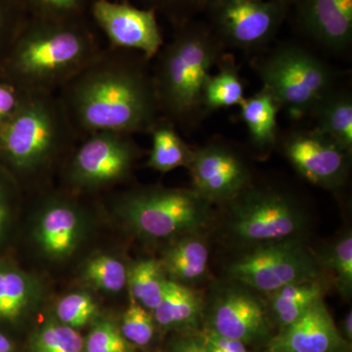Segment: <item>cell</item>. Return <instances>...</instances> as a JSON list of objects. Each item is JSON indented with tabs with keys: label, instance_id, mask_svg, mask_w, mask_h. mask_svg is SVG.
Returning <instances> with one entry per match:
<instances>
[{
	"label": "cell",
	"instance_id": "6da1fadb",
	"mask_svg": "<svg viewBox=\"0 0 352 352\" xmlns=\"http://www.w3.org/2000/svg\"><path fill=\"white\" fill-rule=\"evenodd\" d=\"M150 61L133 51L102 48L57 92L80 139L99 131L149 133L162 117Z\"/></svg>",
	"mask_w": 352,
	"mask_h": 352
},
{
	"label": "cell",
	"instance_id": "7a4b0ae2",
	"mask_svg": "<svg viewBox=\"0 0 352 352\" xmlns=\"http://www.w3.org/2000/svg\"><path fill=\"white\" fill-rule=\"evenodd\" d=\"M101 50L85 17L29 15L0 64V78L28 94H57Z\"/></svg>",
	"mask_w": 352,
	"mask_h": 352
},
{
	"label": "cell",
	"instance_id": "3957f363",
	"mask_svg": "<svg viewBox=\"0 0 352 352\" xmlns=\"http://www.w3.org/2000/svg\"><path fill=\"white\" fill-rule=\"evenodd\" d=\"M80 140L56 94L27 92L0 126V166L16 182H36L63 166Z\"/></svg>",
	"mask_w": 352,
	"mask_h": 352
},
{
	"label": "cell",
	"instance_id": "277c9868",
	"mask_svg": "<svg viewBox=\"0 0 352 352\" xmlns=\"http://www.w3.org/2000/svg\"><path fill=\"white\" fill-rule=\"evenodd\" d=\"M223 48L214 32L199 25H184L162 47L152 69L162 117L189 124L200 116L204 87Z\"/></svg>",
	"mask_w": 352,
	"mask_h": 352
},
{
	"label": "cell",
	"instance_id": "5b68a950",
	"mask_svg": "<svg viewBox=\"0 0 352 352\" xmlns=\"http://www.w3.org/2000/svg\"><path fill=\"white\" fill-rule=\"evenodd\" d=\"M212 205L193 189L153 186L126 192L115 208L139 237L173 241L208 228L215 217Z\"/></svg>",
	"mask_w": 352,
	"mask_h": 352
},
{
	"label": "cell",
	"instance_id": "8992f818",
	"mask_svg": "<svg viewBox=\"0 0 352 352\" xmlns=\"http://www.w3.org/2000/svg\"><path fill=\"white\" fill-rule=\"evenodd\" d=\"M226 205L223 235L229 242L244 249L302 238L309 222L302 204L276 187L252 184Z\"/></svg>",
	"mask_w": 352,
	"mask_h": 352
},
{
	"label": "cell",
	"instance_id": "52a82bcc",
	"mask_svg": "<svg viewBox=\"0 0 352 352\" xmlns=\"http://www.w3.org/2000/svg\"><path fill=\"white\" fill-rule=\"evenodd\" d=\"M256 69L263 87L292 118L314 112L319 102L335 88L332 69L298 44L278 46L258 62Z\"/></svg>",
	"mask_w": 352,
	"mask_h": 352
},
{
	"label": "cell",
	"instance_id": "ba28073f",
	"mask_svg": "<svg viewBox=\"0 0 352 352\" xmlns=\"http://www.w3.org/2000/svg\"><path fill=\"white\" fill-rule=\"evenodd\" d=\"M226 268L235 283L271 294L289 284L322 281L324 272L318 258L302 238L266 243L245 249Z\"/></svg>",
	"mask_w": 352,
	"mask_h": 352
},
{
	"label": "cell",
	"instance_id": "9c48e42d",
	"mask_svg": "<svg viewBox=\"0 0 352 352\" xmlns=\"http://www.w3.org/2000/svg\"><path fill=\"white\" fill-rule=\"evenodd\" d=\"M132 136L99 131L80 139L62 166L71 191H99L126 180L140 156Z\"/></svg>",
	"mask_w": 352,
	"mask_h": 352
},
{
	"label": "cell",
	"instance_id": "30bf717a",
	"mask_svg": "<svg viewBox=\"0 0 352 352\" xmlns=\"http://www.w3.org/2000/svg\"><path fill=\"white\" fill-rule=\"evenodd\" d=\"M210 7L219 41L244 51L270 43L285 15L283 4L277 0H212Z\"/></svg>",
	"mask_w": 352,
	"mask_h": 352
},
{
	"label": "cell",
	"instance_id": "8fae6325",
	"mask_svg": "<svg viewBox=\"0 0 352 352\" xmlns=\"http://www.w3.org/2000/svg\"><path fill=\"white\" fill-rule=\"evenodd\" d=\"M188 168L192 189L212 204H226L252 184L245 157L223 142L208 143L194 150Z\"/></svg>",
	"mask_w": 352,
	"mask_h": 352
},
{
	"label": "cell",
	"instance_id": "7c38bea8",
	"mask_svg": "<svg viewBox=\"0 0 352 352\" xmlns=\"http://www.w3.org/2000/svg\"><path fill=\"white\" fill-rule=\"evenodd\" d=\"M282 150L293 168L311 184L335 190L346 182L351 152L316 129L289 132Z\"/></svg>",
	"mask_w": 352,
	"mask_h": 352
},
{
	"label": "cell",
	"instance_id": "4fadbf2b",
	"mask_svg": "<svg viewBox=\"0 0 352 352\" xmlns=\"http://www.w3.org/2000/svg\"><path fill=\"white\" fill-rule=\"evenodd\" d=\"M90 10L110 47L133 51L152 60L164 46L153 9L136 8L127 2L94 0Z\"/></svg>",
	"mask_w": 352,
	"mask_h": 352
},
{
	"label": "cell",
	"instance_id": "5bb4252c",
	"mask_svg": "<svg viewBox=\"0 0 352 352\" xmlns=\"http://www.w3.org/2000/svg\"><path fill=\"white\" fill-rule=\"evenodd\" d=\"M34 223V243L46 258H71L87 234V214L80 204L65 194H46Z\"/></svg>",
	"mask_w": 352,
	"mask_h": 352
},
{
	"label": "cell",
	"instance_id": "9a60e30c",
	"mask_svg": "<svg viewBox=\"0 0 352 352\" xmlns=\"http://www.w3.org/2000/svg\"><path fill=\"white\" fill-rule=\"evenodd\" d=\"M210 320L214 332L245 344L265 333L267 311L251 289L234 282L214 294Z\"/></svg>",
	"mask_w": 352,
	"mask_h": 352
},
{
	"label": "cell",
	"instance_id": "2e32d148",
	"mask_svg": "<svg viewBox=\"0 0 352 352\" xmlns=\"http://www.w3.org/2000/svg\"><path fill=\"white\" fill-rule=\"evenodd\" d=\"M346 340L336 327L323 298L316 300L296 321L284 328L272 349L282 352H342Z\"/></svg>",
	"mask_w": 352,
	"mask_h": 352
},
{
	"label": "cell",
	"instance_id": "e0dca14e",
	"mask_svg": "<svg viewBox=\"0 0 352 352\" xmlns=\"http://www.w3.org/2000/svg\"><path fill=\"white\" fill-rule=\"evenodd\" d=\"M302 25L310 38L333 51L346 50L352 39V0H305Z\"/></svg>",
	"mask_w": 352,
	"mask_h": 352
},
{
	"label": "cell",
	"instance_id": "ac0fdd59",
	"mask_svg": "<svg viewBox=\"0 0 352 352\" xmlns=\"http://www.w3.org/2000/svg\"><path fill=\"white\" fill-rule=\"evenodd\" d=\"M208 261L210 250L200 233L171 241L160 259L168 280L187 286L208 276Z\"/></svg>",
	"mask_w": 352,
	"mask_h": 352
},
{
	"label": "cell",
	"instance_id": "d6986e66",
	"mask_svg": "<svg viewBox=\"0 0 352 352\" xmlns=\"http://www.w3.org/2000/svg\"><path fill=\"white\" fill-rule=\"evenodd\" d=\"M41 298L38 281L10 263H0V319L16 320Z\"/></svg>",
	"mask_w": 352,
	"mask_h": 352
},
{
	"label": "cell",
	"instance_id": "ffe728a7",
	"mask_svg": "<svg viewBox=\"0 0 352 352\" xmlns=\"http://www.w3.org/2000/svg\"><path fill=\"white\" fill-rule=\"evenodd\" d=\"M203 309L204 298L199 292L168 279L163 298L153 316L162 327H185L195 325Z\"/></svg>",
	"mask_w": 352,
	"mask_h": 352
},
{
	"label": "cell",
	"instance_id": "44dd1931",
	"mask_svg": "<svg viewBox=\"0 0 352 352\" xmlns=\"http://www.w3.org/2000/svg\"><path fill=\"white\" fill-rule=\"evenodd\" d=\"M240 108L252 145L261 151L272 147L276 142L277 115L281 107L270 90L263 87L245 98Z\"/></svg>",
	"mask_w": 352,
	"mask_h": 352
},
{
	"label": "cell",
	"instance_id": "7402d4cb",
	"mask_svg": "<svg viewBox=\"0 0 352 352\" xmlns=\"http://www.w3.org/2000/svg\"><path fill=\"white\" fill-rule=\"evenodd\" d=\"M317 131L333 139L347 151L352 149V98L346 90L333 88L312 112Z\"/></svg>",
	"mask_w": 352,
	"mask_h": 352
},
{
	"label": "cell",
	"instance_id": "603a6c76",
	"mask_svg": "<svg viewBox=\"0 0 352 352\" xmlns=\"http://www.w3.org/2000/svg\"><path fill=\"white\" fill-rule=\"evenodd\" d=\"M149 133L152 149L146 163L148 168L160 173H168L180 166L188 168L194 150L184 142L173 122L161 117Z\"/></svg>",
	"mask_w": 352,
	"mask_h": 352
},
{
	"label": "cell",
	"instance_id": "cb8c5ba5",
	"mask_svg": "<svg viewBox=\"0 0 352 352\" xmlns=\"http://www.w3.org/2000/svg\"><path fill=\"white\" fill-rule=\"evenodd\" d=\"M326 287L323 281H308L287 285L268 294L271 309L280 325L287 327L296 321L312 303L323 298Z\"/></svg>",
	"mask_w": 352,
	"mask_h": 352
},
{
	"label": "cell",
	"instance_id": "d4e9b609",
	"mask_svg": "<svg viewBox=\"0 0 352 352\" xmlns=\"http://www.w3.org/2000/svg\"><path fill=\"white\" fill-rule=\"evenodd\" d=\"M244 83L231 57L222 58L219 72L210 75L203 91V110L240 106L244 101Z\"/></svg>",
	"mask_w": 352,
	"mask_h": 352
},
{
	"label": "cell",
	"instance_id": "484cf974",
	"mask_svg": "<svg viewBox=\"0 0 352 352\" xmlns=\"http://www.w3.org/2000/svg\"><path fill=\"white\" fill-rule=\"evenodd\" d=\"M166 281L168 278L157 259H143L129 270L127 284L131 296L150 311H154L161 302Z\"/></svg>",
	"mask_w": 352,
	"mask_h": 352
},
{
	"label": "cell",
	"instance_id": "4316f807",
	"mask_svg": "<svg viewBox=\"0 0 352 352\" xmlns=\"http://www.w3.org/2000/svg\"><path fill=\"white\" fill-rule=\"evenodd\" d=\"M322 270L331 275L336 289L342 298L352 293V236L347 231L336 241L330 249L318 258Z\"/></svg>",
	"mask_w": 352,
	"mask_h": 352
},
{
	"label": "cell",
	"instance_id": "83f0119b",
	"mask_svg": "<svg viewBox=\"0 0 352 352\" xmlns=\"http://www.w3.org/2000/svg\"><path fill=\"white\" fill-rule=\"evenodd\" d=\"M82 276L95 289L106 293H119L126 286L129 270L120 259L103 254L85 263Z\"/></svg>",
	"mask_w": 352,
	"mask_h": 352
},
{
	"label": "cell",
	"instance_id": "f1b7e54d",
	"mask_svg": "<svg viewBox=\"0 0 352 352\" xmlns=\"http://www.w3.org/2000/svg\"><path fill=\"white\" fill-rule=\"evenodd\" d=\"M32 352H85V340L76 329L61 322H48L32 342Z\"/></svg>",
	"mask_w": 352,
	"mask_h": 352
},
{
	"label": "cell",
	"instance_id": "f546056e",
	"mask_svg": "<svg viewBox=\"0 0 352 352\" xmlns=\"http://www.w3.org/2000/svg\"><path fill=\"white\" fill-rule=\"evenodd\" d=\"M98 305L85 292H76L63 296L58 302V320L64 325L76 329L87 325L96 315Z\"/></svg>",
	"mask_w": 352,
	"mask_h": 352
},
{
	"label": "cell",
	"instance_id": "4dcf8cb0",
	"mask_svg": "<svg viewBox=\"0 0 352 352\" xmlns=\"http://www.w3.org/2000/svg\"><path fill=\"white\" fill-rule=\"evenodd\" d=\"M131 302L122 316V335L132 344L143 346L151 342L155 333L154 316L131 296Z\"/></svg>",
	"mask_w": 352,
	"mask_h": 352
},
{
	"label": "cell",
	"instance_id": "1f68e13d",
	"mask_svg": "<svg viewBox=\"0 0 352 352\" xmlns=\"http://www.w3.org/2000/svg\"><path fill=\"white\" fill-rule=\"evenodd\" d=\"M29 17L20 0H0V64Z\"/></svg>",
	"mask_w": 352,
	"mask_h": 352
},
{
	"label": "cell",
	"instance_id": "d6a6232c",
	"mask_svg": "<svg viewBox=\"0 0 352 352\" xmlns=\"http://www.w3.org/2000/svg\"><path fill=\"white\" fill-rule=\"evenodd\" d=\"M133 344L112 321L97 323L85 340V352H133Z\"/></svg>",
	"mask_w": 352,
	"mask_h": 352
},
{
	"label": "cell",
	"instance_id": "836d02e7",
	"mask_svg": "<svg viewBox=\"0 0 352 352\" xmlns=\"http://www.w3.org/2000/svg\"><path fill=\"white\" fill-rule=\"evenodd\" d=\"M31 16L53 19L85 17L88 0H20Z\"/></svg>",
	"mask_w": 352,
	"mask_h": 352
},
{
	"label": "cell",
	"instance_id": "e575fe53",
	"mask_svg": "<svg viewBox=\"0 0 352 352\" xmlns=\"http://www.w3.org/2000/svg\"><path fill=\"white\" fill-rule=\"evenodd\" d=\"M16 187V180L0 166V239L8 227Z\"/></svg>",
	"mask_w": 352,
	"mask_h": 352
},
{
	"label": "cell",
	"instance_id": "d590c367",
	"mask_svg": "<svg viewBox=\"0 0 352 352\" xmlns=\"http://www.w3.org/2000/svg\"><path fill=\"white\" fill-rule=\"evenodd\" d=\"M27 92L0 78V126L19 110Z\"/></svg>",
	"mask_w": 352,
	"mask_h": 352
},
{
	"label": "cell",
	"instance_id": "8d00e7d4",
	"mask_svg": "<svg viewBox=\"0 0 352 352\" xmlns=\"http://www.w3.org/2000/svg\"><path fill=\"white\" fill-rule=\"evenodd\" d=\"M201 342L208 352H248L244 342L222 337L212 330L203 336Z\"/></svg>",
	"mask_w": 352,
	"mask_h": 352
},
{
	"label": "cell",
	"instance_id": "74e56055",
	"mask_svg": "<svg viewBox=\"0 0 352 352\" xmlns=\"http://www.w3.org/2000/svg\"><path fill=\"white\" fill-rule=\"evenodd\" d=\"M153 1L157 6L173 14V16H180L201 6L207 0H153Z\"/></svg>",
	"mask_w": 352,
	"mask_h": 352
},
{
	"label": "cell",
	"instance_id": "f35d334b",
	"mask_svg": "<svg viewBox=\"0 0 352 352\" xmlns=\"http://www.w3.org/2000/svg\"><path fill=\"white\" fill-rule=\"evenodd\" d=\"M173 352H208L203 342L195 340H185L177 342Z\"/></svg>",
	"mask_w": 352,
	"mask_h": 352
},
{
	"label": "cell",
	"instance_id": "ab89813d",
	"mask_svg": "<svg viewBox=\"0 0 352 352\" xmlns=\"http://www.w3.org/2000/svg\"><path fill=\"white\" fill-rule=\"evenodd\" d=\"M0 352H13L12 342L1 333H0Z\"/></svg>",
	"mask_w": 352,
	"mask_h": 352
},
{
	"label": "cell",
	"instance_id": "60d3db41",
	"mask_svg": "<svg viewBox=\"0 0 352 352\" xmlns=\"http://www.w3.org/2000/svg\"><path fill=\"white\" fill-rule=\"evenodd\" d=\"M344 332L346 335V339L351 340L352 339V314L349 312L346 314V318L344 321Z\"/></svg>",
	"mask_w": 352,
	"mask_h": 352
},
{
	"label": "cell",
	"instance_id": "b9f144b4",
	"mask_svg": "<svg viewBox=\"0 0 352 352\" xmlns=\"http://www.w3.org/2000/svg\"><path fill=\"white\" fill-rule=\"evenodd\" d=\"M270 352H282V351H274V349H272V351H270Z\"/></svg>",
	"mask_w": 352,
	"mask_h": 352
}]
</instances>
